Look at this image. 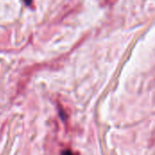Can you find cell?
<instances>
[{"label":"cell","instance_id":"cell-1","mask_svg":"<svg viewBox=\"0 0 155 155\" xmlns=\"http://www.w3.org/2000/svg\"><path fill=\"white\" fill-rule=\"evenodd\" d=\"M61 155H74V153H73L71 150L67 149V150L63 151V152H62V153H61Z\"/></svg>","mask_w":155,"mask_h":155}]
</instances>
